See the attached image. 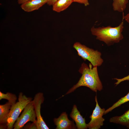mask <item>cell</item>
<instances>
[{"label":"cell","instance_id":"6da1fadb","mask_svg":"<svg viewBox=\"0 0 129 129\" xmlns=\"http://www.w3.org/2000/svg\"><path fill=\"white\" fill-rule=\"evenodd\" d=\"M92 66L90 63L88 66L84 63L81 64L78 71L82 75L77 83L64 95L73 92L82 86L86 87L96 92L102 89L103 86L98 75L97 67H92Z\"/></svg>","mask_w":129,"mask_h":129},{"label":"cell","instance_id":"7a4b0ae2","mask_svg":"<svg viewBox=\"0 0 129 129\" xmlns=\"http://www.w3.org/2000/svg\"><path fill=\"white\" fill-rule=\"evenodd\" d=\"M124 28V22L122 21L119 25L115 27L109 26L95 27H92L91 32L96 39L104 42L108 46L119 43L124 37L122 34Z\"/></svg>","mask_w":129,"mask_h":129},{"label":"cell","instance_id":"3957f363","mask_svg":"<svg viewBox=\"0 0 129 129\" xmlns=\"http://www.w3.org/2000/svg\"><path fill=\"white\" fill-rule=\"evenodd\" d=\"M73 47L77 51L78 56L84 61L87 60L89 61L93 67L100 66L103 63L101 53L98 50L90 48L78 42L75 43Z\"/></svg>","mask_w":129,"mask_h":129},{"label":"cell","instance_id":"277c9868","mask_svg":"<svg viewBox=\"0 0 129 129\" xmlns=\"http://www.w3.org/2000/svg\"><path fill=\"white\" fill-rule=\"evenodd\" d=\"M32 98L27 97L22 92L19 94L18 102L12 105L7 120V129H11L19 115Z\"/></svg>","mask_w":129,"mask_h":129},{"label":"cell","instance_id":"5b68a950","mask_svg":"<svg viewBox=\"0 0 129 129\" xmlns=\"http://www.w3.org/2000/svg\"><path fill=\"white\" fill-rule=\"evenodd\" d=\"M36 118L32 100L26 106L20 116L17 119L13 125L14 129H22L29 121L35 123L36 121Z\"/></svg>","mask_w":129,"mask_h":129},{"label":"cell","instance_id":"8992f818","mask_svg":"<svg viewBox=\"0 0 129 129\" xmlns=\"http://www.w3.org/2000/svg\"><path fill=\"white\" fill-rule=\"evenodd\" d=\"M96 106L92 114L90 117L91 120L87 124V128L89 129H99L103 124L105 119L102 117L105 111L104 108H102L98 103L97 97H95Z\"/></svg>","mask_w":129,"mask_h":129},{"label":"cell","instance_id":"52a82bcc","mask_svg":"<svg viewBox=\"0 0 129 129\" xmlns=\"http://www.w3.org/2000/svg\"><path fill=\"white\" fill-rule=\"evenodd\" d=\"M44 100L43 93L39 92L36 94L32 100L37 118L35 124L37 129H49L44 121L41 113V105L43 103Z\"/></svg>","mask_w":129,"mask_h":129},{"label":"cell","instance_id":"ba28073f","mask_svg":"<svg viewBox=\"0 0 129 129\" xmlns=\"http://www.w3.org/2000/svg\"><path fill=\"white\" fill-rule=\"evenodd\" d=\"M54 122L56 126V129H74L76 127L74 123L70 120L68 117L66 113H62L57 118H54Z\"/></svg>","mask_w":129,"mask_h":129},{"label":"cell","instance_id":"9c48e42d","mask_svg":"<svg viewBox=\"0 0 129 129\" xmlns=\"http://www.w3.org/2000/svg\"><path fill=\"white\" fill-rule=\"evenodd\" d=\"M70 116L75 122L77 129H86L87 128L85 118L81 115L76 105H73Z\"/></svg>","mask_w":129,"mask_h":129},{"label":"cell","instance_id":"30bf717a","mask_svg":"<svg viewBox=\"0 0 129 129\" xmlns=\"http://www.w3.org/2000/svg\"><path fill=\"white\" fill-rule=\"evenodd\" d=\"M48 0H28L22 4L21 8L24 11L31 12L38 9L46 3Z\"/></svg>","mask_w":129,"mask_h":129},{"label":"cell","instance_id":"8fae6325","mask_svg":"<svg viewBox=\"0 0 129 129\" xmlns=\"http://www.w3.org/2000/svg\"><path fill=\"white\" fill-rule=\"evenodd\" d=\"M11 106L8 102L0 105V125L7 126V120Z\"/></svg>","mask_w":129,"mask_h":129},{"label":"cell","instance_id":"7c38bea8","mask_svg":"<svg viewBox=\"0 0 129 129\" xmlns=\"http://www.w3.org/2000/svg\"><path fill=\"white\" fill-rule=\"evenodd\" d=\"M73 2L72 0H57L53 5V10L60 12L66 9Z\"/></svg>","mask_w":129,"mask_h":129},{"label":"cell","instance_id":"4fadbf2b","mask_svg":"<svg viewBox=\"0 0 129 129\" xmlns=\"http://www.w3.org/2000/svg\"><path fill=\"white\" fill-rule=\"evenodd\" d=\"M109 121L111 123L121 124L129 128V113H124L120 116L113 117L110 118Z\"/></svg>","mask_w":129,"mask_h":129},{"label":"cell","instance_id":"5bb4252c","mask_svg":"<svg viewBox=\"0 0 129 129\" xmlns=\"http://www.w3.org/2000/svg\"><path fill=\"white\" fill-rule=\"evenodd\" d=\"M128 0H113L112 6L114 11L123 12L126 9Z\"/></svg>","mask_w":129,"mask_h":129},{"label":"cell","instance_id":"9a60e30c","mask_svg":"<svg viewBox=\"0 0 129 129\" xmlns=\"http://www.w3.org/2000/svg\"><path fill=\"white\" fill-rule=\"evenodd\" d=\"M129 101V92L125 96L122 97L111 107L105 110L104 115L111 111L115 108L121 106L127 102Z\"/></svg>","mask_w":129,"mask_h":129},{"label":"cell","instance_id":"2e32d148","mask_svg":"<svg viewBox=\"0 0 129 129\" xmlns=\"http://www.w3.org/2000/svg\"><path fill=\"white\" fill-rule=\"evenodd\" d=\"M2 99L8 100L12 105L16 102L17 97L15 94L11 93H4L0 91V100Z\"/></svg>","mask_w":129,"mask_h":129},{"label":"cell","instance_id":"e0dca14e","mask_svg":"<svg viewBox=\"0 0 129 129\" xmlns=\"http://www.w3.org/2000/svg\"><path fill=\"white\" fill-rule=\"evenodd\" d=\"M113 79L117 81V82L115 83L116 86L122 82L125 81L129 80V74L128 76L122 78L118 79L114 78H113Z\"/></svg>","mask_w":129,"mask_h":129},{"label":"cell","instance_id":"ac0fdd59","mask_svg":"<svg viewBox=\"0 0 129 129\" xmlns=\"http://www.w3.org/2000/svg\"><path fill=\"white\" fill-rule=\"evenodd\" d=\"M24 127L25 129H37L35 123L32 122V123H27Z\"/></svg>","mask_w":129,"mask_h":129},{"label":"cell","instance_id":"d6986e66","mask_svg":"<svg viewBox=\"0 0 129 129\" xmlns=\"http://www.w3.org/2000/svg\"><path fill=\"white\" fill-rule=\"evenodd\" d=\"M73 2H76L82 4L86 6L89 5V0H72Z\"/></svg>","mask_w":129,"mask_h":129},{"label":"cell","instance_id":"ffe728a7","mask_svg":"<svg viewBox=\"0 0 129 129\" xmlns=\"http://www.w3.org/2000/svg\"><path fill=\"white\" fill-rule=\"evenodd\" d=\"M57 0H48L47 4L49 5H53Z\"/></svg>","mask_w":129,"mask_h":129},{"label":"cell","instance_id":"44dd1931","mask_svg":"<svg viewBox=\"0 0 129 129\" xmlns=\"http://www.w3.org/2000/svg\"><path fill=\"white\" fill-rule=\"evenodd\" d=\"M123 18L129 23V13L123 17Z\"/></svg>","mask_w":129,"mask_h":129},{"label":"cell","instance_id":"7402d4cb","mask_svg":"<svg viewBox=\"0 0 129 129\" xmlns=\"http://www.w3.org/2000/svg\"><path fill=\"white\" fill-rule=\"evenodd\" d=\"M28 0H18V3L19 4H22Z\"/></svg>","mask_w":129,"mask_h":129},{"label":"cell","instance_id":"603a6c76","mask_svg":"<svg viewBox=\"0 0 129 129\" xmlns=\"http://www.w3.org/2000/svg\"><path fill=\"white\" fill-rule=\"evenodd\" d=\"M128 113H129V109L127 111L125 112L124 113L125 114H127Z\"/></svg>","mask_w":129,"mask_h":129}]
</instances>
